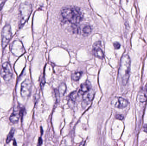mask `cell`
Segmentation results:
<instances>
[{
    "label": "cell",
    "mask_w": 147,
    "mask_h": 146,
    "mask_svg": "<svg viewBox=\"0 0 147 146\" xmlns=\"http://www.w3.org/2000/svg\"><path fill=\"white\" fill-rule=\"evenodd\" d=\"M61 15L65 20L72 25H77L83 19V15L80 9L77 7L68 6L61 10Z\"/></svg>",
    "instance_id": "6da1fadb"
},
{
    "label": "cell",
    "mask_w": 147,
    "mask_h": 146,
    "mask_svg": "<svg viewBox=\"0 0 147 146\" xmlns=\"http://www.w3.org/2000/svg\"><path fill=\"white\" fill-rule=\"evenodd\" d=\"M130 64L129 57L127 55L123 56L120 62L118 79L120 83L123 85H125L128 81L130 75Z\"/></svg>",
    "instance_id": "7a4b0ae2"
},
{
    "label": "cell",
    "mask_w": 147,
    "mask_h": 146,
    "mask_svg": "<svg viewBox=\"0 0 147 146\" xmlns=\"http://www.w3.org/2000/svg\"><path fill=\"white\" fill-rule=\"evenodd\" d=\"M32 11V6L30 3H24L20 4L19 8L20 14L19 28H21L29 19Z\"/></svg>",
    "instance_id": "3957f363"
},
{
    "label": "cell",
    "mask_w": 147,
    "mask_h": 146,
    "mask_svg": "<svg viewBox=\"0 0 147 146\" xmlns=\"http://www.w3.org/2000/svg\"><path fill=\"white\" fill-rule=\"evenodd\" d=\"M10 51L15 56L19 57L25 53V50L21 41L16 39L10 45Z\"/></svg>",
    "instance_id": "277c9868"
},
{
    "label": "cell",
    "mask_w": 147,
    "mask_h": 146,
    "mask_svg": "<svg viewBox=\"0 0 147 146\" xmlns=\"http://www.w3.org/2000/svg\"><path fill=\"white\" fill-rule=\"evenodd\" d=\"M1 75L5 81H9L13 77V72L9 63L6 62L2 64L1 68Z\"/></svg>",
    "instance_id": "5b68a950"
},
{
    "label": "cell",
    "mask_w": 147,
    "mask_h": 146,
    "mask_svg": "<svg viewBox=\"0 0 147 146\" xmlns=\"http://www.w3.org/2000/svg\"><path fill=\"white\" fill-rule=\"evenodd\" d=\"M12 36L11 27L9 25H6L3 27L2 32V47L4 49L7 46Z\"/></svg>",
    "instance_id": "8992f818"
},
{
    "label": "cell",
    "mask_w": 147,
    "mask_h": 146,
    "mask_svg": "<svg viewBox=\"0 0 147 146\" xmlns=\"http://www.w3.org/2000/svg\"><path fill=\"white\" fill-rule=\"evenodd\" d=\"M32 85L31 81L28 79H26L21 85V95L24 99H27L29 97L31 93Z\"/></svg>",
    "instance_id": "52a82bcc"
},
{
    "label": "cell",
    "mask_w": 147,
    "mask_h": 146,
    "mask_svg": "<svg viewBox=\"0 0 147 146\" xmlns=\"http://www.w3.org/2000/svg\"><path fill=\"white\" fill-rule=\"evenodd\" d=\"M128 103V102L126 99L122 97L115 98L111 102L112 105L115 108L120 109L126 108Z\"/></svg>",
    "instance_id": "ba28073f"
},
{
    "label": "cell",
    "mask_w": 147,
    "mask_h": 146,
    "mask_svg": "<svg viewBox=\"0 0 147 146\" xmlns=\"http://www.w3.org/2000/svg\"><path fill=\"white\" fill-rule=\"evenodd\" d=\"M101 43L100 41L96 42L93 45V51L95 57L102 59L104 57V54L101 49Z\"/></svg>",
    "instance_id": "9c48e42d"
},
{
    "label": "cell",
    "mask_w": 147,
    "mask_h": 146,
    "mask_svg": "<svg viewBox=\"0 0 147 146\" xmlns=\"http://www.w3.org/2000/svg\"><path fill=\"white\" fill-rule=\"evenodd\" d=\"M94 96V93L93 91H92L90 90L88 91L87 94L86 93L84 94V97H83V101L82 103V106L83 108L84 109L85 107L87 106L91 102L92 99H93Z\"/></svg>",
    "instance_id": "30bf717a"
},
{
    "label": "cell",
    "mask_w": 147,
    "mask_h": 146,
    "mask_svg": "<svg viewBox=\"0 0 147 146\" xmlns=\"http://www.w3.org/2000/svg\"><path fill=\"white\" fill-rule=\"evenodd\" d=\"M91 88V85L90 81H86L84 83L82 84L80 86V89L78 92V95H84L85 93L88 92L90 90Z\"/></svg>",
    "instance_id": "8fae6325"
},
{
    "label": "cell",
    "mask_w": 147,
    "mask_h": 146,
    "mask_svg": "<svg viewBox=\"0 0 147 146\" xmlns=\"http://www.w3.org/2000/svg\"><path fill=\"white\" fill-rule=\"evenodd\" d=\"M20 110H19V108L15 109L13 111V113L11 114L9 120L11 122L13 123H16L18 122L19 119L20 117Z\"/></svg>",
    "instance_id": "7c38bea8"
},
{
    "label": "cell",
    "mask_w": 147,
    "mask_h": 146,
    "mask_svg": "<svg viewBox=\"0 0 147 146\" xmlns=\"http://www.w3.org/2000/svg\"><path fill=\"white\" fill-rule=\"evenodd\" d=\"M91 31V27L89 25H84L82 29V33L84 36H87L90 35Z\"/></svg>",
    "instance_id": "4fadbf2b"
},
{
    "label": "cell",
    "mask_w": 147,
    "mask_h": 146,
    "mask_svg": "<svg viewBox=\"0 0 147 146\" xmlns=\"http://www.w3.org/2000/svg\"><path fill=\"white\" fill-rule=\"evenodd\" d=\"M66 85L65 83H62L59 86V93L60 96H63L65 93L66 92Z\"/></svg>",
    "instance_id": "5bb4252c"
},
{
    "label": "cell",
    "mask_w": 147,
    "mask_h": 146,
    "mask_svg": "<svg viewBox=\"0 0 147 146\" xmlns=\"http://www.w3.org/2000/svg\"><path fill=\"white\" fill-rule=\"evenodd\" d=\"M15 129L12 128L9 132V134L8 135L7 137V139H6V143L8 144L9 142L12 141L14 135Z\"/></svg>",
    "instance_id": "9a60e30c"
},
{
    "label": "cell",
    "mask_w": 147,
    "mask_h": 146,
    "mask_svg": "<svg viewBox=\"0 0 147 146\" xmlns=\"http://www.w3.org/2000/svg\"><path fill=\"white\" fill-rule=\"evenodd\" d=\"M82 72H76V73H74L71 76V79L74 81H78V80H79L82 75Z\"/></svg>",
    "instance_id": "2e32d148"
},
{
    "label": "cell",
    "mask_w": 147,
    "mask_h": 146,
    "mask_svg": "<svg viewBox=\"0 0 147 146\" xmlns=\"http://www.w3.org/2000/svg\"><path fill=\"white\" fill-rule=\"evenodd\" d=\"M78 92H77L76 91L71 93L70 94V99L71 101H72V102H75V100L77 99V97H78Z\"/></svg>",
    "instance_id": "e0dca14e"
},
{
    "label": "cell",
    "mask_w": 147,
    "mask_h": 146,
    "mask_svg": "<svg viewBox=\"0 0 147 146\" xmlns=\"http://www.w3.org/2000/svg\"><path fill=\"white\" fill-rule=\"evenodd\" d=\"M114 46L115 49H119L121 47V44L118 42H115L114 43Z\"/></svg>",
    "instance_id": "ac0fdd59"
},
{
    "label": "cell",
    "mask_w": 147,
    "mask_h": 146,
    "mask_svg": "<svg viewBox=\"0 0 147 146\" xmlns=\"http://www.w3.org/2000/svg\"><path fill=\"white\" fill-rule=\"evenodd\" d=\"M115 118L117 120H123L124 118V117L122 115H117L115 116Z\"/></svg>",
    "instance_id": "d6986e66"
},
{
    "label": "cell",
    "mask_w": 147,
    "mask_h": 146,
    "mask_svg": "<svg viewBox=\"0 0 147 146\" xmlns=\"http://www.w3.org/2000/svg\"><path fill=\"white\" fill-rule=\"evenodd\" d=\"M6 0H0V11L1 10Z\"/></svg>",
    "instance_id": "ffe728a7"
},
{
    "label": "cell",
    "mask_w": 147,
    "mask_h": 146,
    "mask_svg": "<svg viewBox=\"0 0 147 146\" xmlns=\"http://www.w3.org/2000/svg\"><path fill=\"white\" fill-rule=\"evenodd\" d=\"M45 79L44 77H43V79H42V81H41V83H40V87L41 88H43L44 85H45Z\"/></svg>",
    "instance_id": "44dd1931"
},
{
    "label": "cell",
    "mask_w": 147,
    "mask_h": 146,
    "mask_svg": "<svg viewBox=\"0 0 147 146\" xmlns=\"http://www.w3.org/2000/svg\"><path fill=\"white\" fill-rule=\"evenodd\" d=\"M42 142H43V141H42V139L41 138H39L38 140V145H42Z\"/></svg>",
    "instance_id": "7402d4cb"
},
{
    "label": "cell",
    "mask_w": 147,
    "mask_h": 146,
    "mask_svg": "<svg viewBox=\"0 0 147 146\" xmlns=\"http://www.w3.org/2000/svg\"><path fill=\"white\" fill-rule=\"evenodd\" d=\"M143 128H144V132L147 133V124H145V125H144Z\"/></svg>",
    "instance_id": "603a6c76"
},
{
    "label": "cell",
    "mask_w": 147,
    "mask_h": 146,
    "mask_svg": "<svg viewBox=\"0 0 147 146\" xmlns=\"http://www.w3.org/2000/svg\"><path fill=\"white\" fill-rule=\"evenodd\" d=\"M14 144H13V145H16V144H15V143H16L15 141H14Z\"/></svg>",
    "instance_id": "cb8c5ba5"
},
{
    "label": "cell",
    "mask_w": 147,
    "mask_h": 146,
    "mask_svg": "<svg viewBox=\"0 0 147 146\" xmlns=\"http://www.w3.org/2000/svg\"><path fill=\"white\" fill-rule=\"evenodd\" d=\"M127 1H128V0H127Z\"/></svg>",
    "instance_id": "d4e9b609"
}]
</instances>
